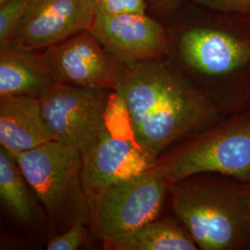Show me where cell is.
Instances as JSON below:
<instances>
[{"mask_svg":"<svg viewBox=\"0 0 250 250\" xmlns=\"http://www.w3.org/2000/svg\"><path fill=\"white\" fill-rule=\"evenodd\" d=\"M167 27V58L225 116L250 108V14L186 3Z\"/></svg>","mask_w":250,"mask_h":250,"instance_id":"6da1fadb","label":"cell"},{"mask_svg":"<svg viewBox=\"0 0 250 250\" xmlns=\"http://www.w3.org/2000/svg\"><path fill=\"white\" fill-rule=\"evenodd\" d=\"M115 92L136 141L156 161L175 142L227 117L167 57L128 66Z\"/></svg>","mask_w":250,"mask_h":250,"instance_id":"7a4b0ae2","label":"cell"},{"mask_svg":"<svg viewBox=\"0 0 250 250\" xmlns=\"http://www.w3.org/2000/svg\"><path fill=\"white\" fill-rule=\"evenodd\" d=\"M249 184L201 173L169 186L172 211L199 250H250Z\"/></svg>","mask_w":250,"mask_h":250,"instance_id":"3957f363","label":"cell"},{"mask_svg":"<svg viewBox=\"0 0 250 250\" xmlns=\"http://www.w3.org/2000/svg\"><path fill=\"white\" fill-rule=\"evenodd\" d=\"M150 170L169 186L201 173L250 183V108L188 136L174 150L159 158Z\"/></svg>","mask_w":250,"mask_h":250,"instance_id":"277c9868","label":"cell"},{"mask_svg":"<svg viewBox=\"0 0 250 250\" xmlns=\"http://www.w3.org/2000/svg\"><path fill=\"white\" fill-rule=\"evenodd\" d=\"M13 157L53 222L91 224L89 200L82 183L80 152L52 140Z\"/></svg>","mask_w":250,"mask_h":250,"instance_id":"5b68a950","label":"cell"},{"mask_svg":"<svg viewBox=\"0 0 250 250\" xmlns=\"http://www.w3.org/2000/svg\"><path fill=\"white\" fill-rule=\"evenodd\" d=\"M125 114V106L114 91L105 132L82 156V183L90 205L107 188L143 174L156 163L136 141L130 123L123 128L128 118L119 129Z\"/></svg>","mask_w":250,"mask_h":250,"instance_id":"8992f818","label":"cell"},{"mask_svg":"<svg viewBox=\"0 0 250 250\" xmlns=\"http://www.w3.org/2000/svg\"><path fill=\"white\" fill-rule=\"evenodd\" d=\"M113 92L56 83L40 99L53 140L85 154L107 128Z\"/></svg>","mask_w":250,"mask_h":250,"instance_id":"52a82bcc","label":"cell"},{"mask_svg":"<svg viewBox=\"0 0 250 250\" xmlns=\"http://www.w3.org/2000/svg\"><path fill=\"white\" fill-rule=\"evenodd\" d=\"M169 184L148 170L104 190L91 203V227L103 242L133 232L161 214Z\"/></svg>","mask_w":250,"mask_h":250,"instance_id":"ba28073f","label":"cell"},{"mask_svg":"<svg viewBox=\"0 0 250 250\" xmlns=\"http://www.w3.org/2000/svg\"><path fill=\"white\" fill-rule=\"evenodd\" d=\"M40 56L55 83L77 87L115 91L128 69L90 31L48 47Z\"/></svg>","mask_w":250,"mask_h":250,"instance_id":"9c48e42d","label":"cell"},{"mask_svg":"<svg viewBox=\"0 0 250 250\" xmlns=\"http://www.w3.org/2000/svg\"><path fill=\"white\" fill-rule=\"evenodd\" d=\"M95 17L93 0H29L9 46L45 50L89 31Z\"/></svg>","mask_w":250,"mask_h":250,"instance_id":"30bf717a","label":"cell"},{"mask_svg":"<svg viewBox=\"0 0 250 250\" xmlns=\"http://www.w3.org/2000/svg\"><path fill=\"white\" fill-rule=\"evenodd\" d=\"M89 31L108 53L128 66L169 53L167 27L146 13L96 15Z\"/></svg>","mask_w":250,"mask_h":250,"instance_id":"8fae6325","label":"cell"},{"mask_svg":"<svg viewBox=\"0 0 250 250\" xmlns=\"http://www.w3.org/2000/svg\"><path fill=\"white\" fill-rule=\"evenodd\" d=\"M52 140L40 99L27 96L0 98V144L12 156Z\"/></svg>","mask_w":250,"mask_h":250,"instance_id":"7c38bea8","label":"cell"},{"mask_svg":"<svg viewBox=\"0 0 250 250\" xmlns=\"http://www.w3.org/2000/svg\"><path fill=\"white\" fill-rule=\"evenodd\" d=\"M55 83L40 54L13 46L0 48V98L40 99Z\"/></svg>","mask_w":250,"mask_h":250,"instance_id":"4fadbf2b","label":"cell"},{"mask_svg":"<svg viewBox=\"0 0 250 250\" xmlns=\"http://www.w3.org/2000/svg\"><path fill=\"white\" fill-rule=\"evenodd\" d=\"M105 250H199L187 228L178 219L154 220L133 232L103 242Z\"/></svg>","mask_w":250,"mask_h":250,"instance_id":"5bb4252c","label":"cell"},{"mask_svg":"<svg viewBox=\"0 0 250 250\" xmlns=\"http://www.w3.org/2000/svg\"><path fill=\"white\" fill-rule=\"evenodd\" d=\"M23 176L15 158L0 147V197L10 213L29 224L33 220V207Z\"/></svg>","mask_w":250,"mask_h":250,"instance_id":"9a60e30c","label":"cell"},{"mask_svg":"<svg viewBox=\"0 0 250 250\" xmlns=\"http://www.w3.org/2000/svg\"><path fill=\"white\" fill-rule=\"evenodd\" d=\"M29 0H10L0 6V48L9 46Z\"/></svg>","mask_w":250,"mask_h":250,"instance_id":"2e32d148","label":"cell"},{"mask_svg":"<svg viewBox=\"0 0 250 250\" xmlns=\"http://www.w3.org/2000/svg\"><path fill=\"white\" fill-rule=\"evenodd\" d=\"M87 224L77 221L72 224L69 229L62 233L54 236L47 244V250H78L86 240L88 229Z\"/></svg>","mask_w":250,"mask_h":250,"instance_id":"e0dca14e","label":"cell"},{"mask_svg":"<svg viewBox=\"0 0 250 250\" xmlns=\"http://www.w3.org/2000/svg\"><path fill=\"white\" fill-rule=\"evenodd\" d=\"M147 0H93L96 15L146 13Z\"/></svg>","mask_w":250,"mask_h":250,"instance_id":"ac0fdd59","label":"cell"},{"mask_svg":"<svg viewBox=\"0 0 250 250\" xmlns=\"http://www.w3.org/2000/svg\"><path fill=\"white\" fill-rule=\"evenodd\" d=\"M187 2L214 11L250 14V0H187Z\"/></svg>","mask_w":250,"mask_h":250,"instance_id":"d6986e66","label":"cell"},{"mask_svg":"<svg viewBox=\"0 0 250 250\" xmlns=\"http://www.w3.org/2000/svg\"><path fill=\"white\" fill-rule=\"evenodd\" d=\"M152 5L169 19L181 9L187 0H148Z\"/></svg>","mask_w":250,"mask_h":250,"instance_id":"ffe728a7","label":"cell"},{"mask_svg":"<svg viewBox=\"0 0 250 250\" xmlns=\"http://www.w3.org/2000/svg\"><path fill=\"white\" fill-rule=\"evenodd\" d=\"M9 1H10V0H0V6L5 4V3H7V2H9Z\"/></svg>","mask_w":250,"mask_h":250,"instance_id":"44dd1931","label":"cell"},{"mask_svg":"<svg viewBox=\"0 0 250 250\" xmlns=\"http://www.w3.org/2000/svg\"><path fill=\"white\" fill-rule=\"evenodd\" d=\"M249 194H250V183L249 184Z\"/></svg>","mask_w":250,"mask_h":250,"instance_id":"7402d4cb","label":"cell"}]
</instances>
